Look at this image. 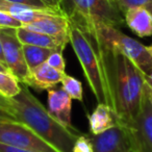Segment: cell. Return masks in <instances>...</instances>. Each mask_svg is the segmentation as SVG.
Instances as JSON below:
<instances>
[{
  "mask_svg": "<svg viewBox=\"0 0 152 152\" xmlns=\"http://www.w3.org/2000/svg\"><path fill=\"white\" fill-rule=\"evenodd\" d=\"M101 46L113 98V110L120 118L121 123L127 124L139 115L145 100L144 73L128 57L102 44Z\"/></svg>",
  "mask_w": 152,
  "mask_h": 152,
  "instance_id": "6da1fadb",
  "label": "cell"
},
{
  "mask_svg": "<svg viewBox=\"0 0 152 152\" xmlns=\"http://www.w3.org/2000/svg\"><path fill=\"white\" fill-rule=\"evenodd\" d=\"M9 102L18 121L27 125L57 151L73 152L74 144L81 133L77 129L65 127L53 118L32 95L28 86H22L20 93L10 98Z\"/></svg>",
  "mask_w": 152,
  "mask_h": 152,
  "instance_id": "7a4b0ae2",
  "label": "cell"
},
{
  "mask_svg": "<svg viewBox=\"0 0 152 152\" xmlns=\"http://www.w3.org/2000/svg\"><path fill=\"white\" fill-rule=\"evenodd\" d=\"M70 44L78 58L90 89L98 103L113 108V98L108 85L102 46L94 34L81 29L70 21Z\"/></svg>",
  "mask_w": 152,
  "mask_h": 152,
  "instance_id": "3957f363",
  "label": "cell"
},
{
  "mask_svg": "<svg viewBox=\"0 0 152 152\" xmlns=\"http://www.w3.org/2000/svg\"><path fill=\"white\" fill-rule=\"evenodd\" d=\"M61 7L72 23L88 32L101 25L119 27L125 23L113 0H61Z\"/></svg>",
  "mask_w": 152,
  "mask_h": 152,
  "instance_id": "277c9868",
  "label": "cell"
},
{
  "mask_svg": "<svg viewBox=\"0 0 152 152\" xmlns=\"http://www.w3.org/2000/svg\"><path fill=\"white\" fill-rule=\"evenodd\" d=\"M90 34H95L104 47L128 57L145 75L152 70V56L147 46L123 34L118 27L101 25Z\"/></svg>",
  "mask_w": 152,
  "mask_h": 152,
  "instance_id": "5b68a950",
  "label": "cell"
},
{
  "mask_svg": "<svg viewBox=\"0 0 152 152\" xmlns=\"http://www.w3.org/2000/svg\"><path fill=\"white\" fill-rule=\"evenodd\" d=\"M0 144L32 152H59L18 120H0Z\"/></svg>",
  "mask_w": 152,
  "mask_h": 152,
  "instance_id": "8992f818",
  "label": "cell"
},
{
  "mask_svg": "<svg viewBox=\"0 0 152 152\" xmlns=\"http://www.w3.org/2000/svg\"><path fill=\"white\" fill-rule=\"evenodd\" d=\"M0 40L2 43L7 67L21 83H25L29 69L23 52V44L16 34L15 28H1Z\"/></svg>",
  "mask_w": 152,
  "mask_h": 152,
  "instance_id": "52a82bcc",
  "label": "cell"
},
{
  "mask_svg": "<svg viewBox=\"0 0 152 152\" xmlns=\"http://www.w3.org/2000/svg\"><path fill=\"white\" fill-rule=\"evenodd\" d=\"M124 125L128 131L133 151L152 152V105L148 97L147 89L141 112L134 120Z\"/></svg>",
  "mask_w": 152,
  "mask_h": 152,
  "instance_id": "ba28073f",
  "label": "cell"
},
{
  "mask_svg": "<svg viewBox=\"0 0 152 152\" xmlns=\"http://www.w3.org/2000/svg\"><path fill=\"white\" fill-rule=\"evenodd\" d=\"M94 152H134L127 128L123 123L98 135H91Z\"/></svg>",
  "mask_w": 152,
  "mask_h": 152,
  "instance_id": "9c48e42d",
  "label": "cell"
},
{
  "mask_svg": "<svg viewBox=\"0 0 152 152\" xmlns=\"http://www.w3.org/2000/svg\"><path fill=\"white\" fill-rule=\"evenodd\" d=\"M48 112L61 125L70 129H76L72 125V98L63 89L48 90Z\"/></svg>",
  "mask_w": 152,
  "mask_h": 152,
  "instance_id": "30bf717a",
  "label": "cell"
},
{
  "mask_svg": "<svg viewBox=\"0 0 152 152\" xmlns=\"http://www.w3.org/2000/svg\"><path fill=\"white\" fill-rule=\"evenodd\" d=\"M25 29L70 40V20L66 15H50L34 23L23 25Z\"/></svg>",
  "mask_w": 152,
  "mask_h": 152,
  "instance_id": "8fae6325",
  "label": "cell"
},
{
  "mask_svg": "<svg viewBox=\"0 0 152 152\" xmlns=\"http://www.w3.org/2000/svg\"><path fill=\"white\" fill-rule=\"evenodd\" d=\"M65 75V72L59 71L47 63H44L29 72V75L24 85L34 88L36 90L48 91L55 88L57 83H61Z\"/></svg>",
  "mask_w": 152,
  "mask_h": 152,
  "instance_id": "7c38bea8",
  "label": "cell"
},
{
  "mask_svg": "<svg viewBox=\"0 0 152 152\" xmlns=\"http://www.w3.org/2000/svg\"><path fill=\"white\" fill-rule=\"evenodd\" d=\"M88 118L90 130L93 135L101 134L121 123L120 118L113 108L103 103H98L95 110L89 115Z\"/></svg>",
  "mask_w": 152,
  "mask_h": 152,
  "instance_id": "4fadbf2b",
  "label": "cell"
},
{
  "mask_svg": "<svg viewBox=\"0 0 152 152\" xmlns=\"http://www.w3.org/2000/svg\"><path fill=\"white\" fill-rule=\"evenodd\" d=\"M126 25L141 38L152 36V13L145 7H133L125 12Z\"/></svg>",
  "mask_w": 152,
  "mask_h": 152,
  "instance_id": "5bb4252c",
  "label": "cell"
},
{
  "mask_svg": "<svg viewBox=\"0 0 152 152\" xmlns=\"http://www.w3.org/2000/svg\"><path fill=\"white\" fill-rule=\"evenodd\" d=\"M16 34L23 45H32V46L44 47V48L63 49L64 50L68 43H70V40L56 38V37L41 34V32L31 31V30L25 29L24 27L17 28Z\"/></svg>",
  "mask_w": 152,
  "mask_h": 152,
  "instance_id": "9a60e30c",
  "label": "cell"
},
{
  "mask_svg": "<svg viewBox=\"0 0 152 152\" xmlns=\"http://www.w3.org/2000/svg\"><path fill=\"white\" fill-rule=\"evenodd\" d=\"M56 49L44 48V47L32 46V45H23V52L26 64L28 66L29 72L38 66L46 63L50 54ZM63 50V49H61Z\"/></svg>",
  "mask_w": 152,
  "mask_h": 152,
  "instance_id": "2e32d148",
  "label": "cell"
},
{
  "mask_svg": "<svg viewBox=\"0 0 152 152\" xmlns=\"http://www.w3.org/2000/svg\"><path fill=\"white\" fill-rule=\"evenodd\" d=\"M21 91L20 81L11 72H0V94L5 98L15 97Z\"/></svg>",
  "mask_w": 152,
  "mask_h": 152,
  "instance_id": "e0dca14e",
  "label": "cell"
},
{
  "mask_svg": "<svg viewBox=\"0 0 152 152\" xmlns=\"http://www.w3.org/2000/svg\"><path fill=\"white\" fill-rule=\"evenodd\" d=\"M61 89L72 98V99L83 101V85L78 79L66 74L61 80Z\"/></svg>",
  "mask_w": 152,
  "mask_h": 152,
  "instance_id": "ac0fdd59",
  "label": "cell"
},
{
  "mask_svg": "<svg viewBox=\"0 0 152 152\" xmlns=\"http://www.w3.org/2000/svg\"><path fill=\"white\" fill-rule=\"evenodd\" d=\"M118 10L124 16L125 12L133 7H145L152 13V0H113Z\"/></svg>",
  "mask_w": 152,
  "mask_h": 152,
  "instance_id": "d6986e66",
  "label": "cell"
},
{
  "mask_svg": "<svg viewBox=\"0 0 152 152\" xmlns=\"http://www.w3.org/2000/svg\"><path fill=\"white\" fill-rule=\"evenodd\" d=\"M73 152H94L91 135H86L81 133L74 144Z\"/></svg>",
  "mask_w": 152,
  "mask_h": 152,
  "instance_id": "ffe728a7",
  "label": "cell"
},
{
  "mask_svg": "<svg viewBox=\"0 0 152 152\" xmlns=\"http://www.w3.org/2000/svg\"><path fill=\"white\" fill-rule=\"evenodd\" d=\"M63 51L64 50H61V49H56L54 52L51 53L46 63L48 64V65H50L51 67H53V68H55V69L66 73V64H65V59H64V56H63Z\"/></svg>",
  "mask_w": 152,
  "mask_h": 152,
  "instance_id": "44dd1931",
  "label": "cell"
},
{
  "mask_svg": "<svg viewBox=\"0 0 152 152\" xmlns=\"http://www.w3.org/2000/svg\"><path fill=\"white\" fill-rule=\"evenodd\" d=\"M22 23L14 18L11 14L4 13L0 11V29L1 28H20L22 27Z\"/></svg>",
  "mask_w": 152,
  "mask_h": 152,
  "instance_id": "7402d4cb",
  "label": "cell"
},
{
  "mask_svg": "<svg viewBox=\"0 0 152 152\" xmlns=\"http://www.w3.org/2000/svg\"><path fill=\"white\" fill-rule=\"evenodd\" d=\"M5 1H10V2L14 3H20V4H25L29 5V7H38V9H46V7H52L47 5L43 0H5Z\"/></svg>",
  "mask_w": 152,
  "mask_h": 152,
  "instance_id": "603a6c76",
  "label": "cell"
},
{
  "mask_svg": "<svg viewBox=\"0 0 152 152\" xmlns=\"http://www.w3.org/2000/svg\"><path fill=\"white\" fill-rule=\"evenodd\" d=\"M0 120H17V118L12 110L0 106Z\"/></svg>",
  "mask_w": 152,
  "mask_h": 152,
  "instance_id": "cb8c5ba5",
  "label": "cell"
},
{
  "mask_svg": "<svg viewBox=\"0 0 152 152\" xmlns=\"http://www.w3.org/2000/svg\"><path fill=\"white\" fill-rule=\"evenodd\" d=\"M0 152H32V151H28V150L18 149V148L10 147V146L2 145V144H0Z\"/></svg>",
  "mask_w": 152,
  "mask_h": 152,
  "instance_id": "d4e9b609",
  "label": "cell"
},
{
  "mask_svg": "<svg viewBox=\"0 0 152 152\" xmlns=\"http://www.w3.org/2000/svg\"><path fill=\"white\" fill-rule=\"evenodd\" d=\"M47 5L52 7H58V9H63L61 7V0H43Z\"/></svg>",
  "mask_w": 152,
  "mask_h": 152,
  "instance_id": "484cf974",
  "label": "cell"
},
{
  "mask_svg": "<svg viewBox=\"0 0 152 152\" xmlns=\"http://www.w3.org/2000/svg\"><path fill=\"white\" fill-rule=\"evenodd\" d=\"M0 106H3V107L7 108V110H12V112H13V110L11 108V105H10L9 99H7V98H5L4 96H2L1 94H0Z\"/></svg>",
  "mask_w": 152,
  "mask_h": 152,
  "instance_id": "4316f807",
  "label": "cell"
},
{
  "mask_svg": "<svg viewBox=\"0 0 152 152\" xmlns=\"http://www.w3.org/2000/svg\"><path fill=\"white\" fill-rule=\"evenodd\" d=\"M0 64H1V65H3L4 67H7V63H5L4 53H3V47H2V43H1V40H0Z\"/></svg>",
  "mask_w": 152,
  "mask_h": 152,
  "instance_id": "83f0119b",
  "label": "cell"
},
{
  "mask_svg": "<svg viewBox=\"0 0 152 152\" xmlns=\"http://www.w3.org/2000/svg\"><path fill=\"white\" fill-rule=\"evenodd\" d=\"M144 77H145V80L147 83V85L152 89V70L148 74H146V75L144 74Z\"/></svg>",
  "mask_w": 152,
  "mask_h": 152,
  "instance_id": "f1b7e54d",
  "label": "cell"
},
{
  "mask_svg": "<svg viewBox=\"0 0 152 152\" xmlns=\"http://www.w3.org/2000/svg\"><path fill=\"white\" fill-rule=\"evenodd\" d=\"M146 85H147V83H146ZM146 89H147V94H148V97H149L150 103H151V105H152V89L148 85H147V87H146Z\"/></svg>",
  "mask_w": 152,
  "mask_h": 152,
  "instance_id": "f546056e",
  "label": "cell"
},
{
  "mask_svg": "<svg viewBox=\"0 0 152 152\" xmlns=\"http://www.w3.org/2000/svg\"><path fill=\"white\" fill-rule=\"evenodd\" d=\"M0 72H10V70L7 67H4L3 65L0 64Z\"/></svg>",
  "mask_w": 152,
  "mask_h": 152,
  "instance_id": "4dcf8cb0",
  "label": "cell"
},
{
  "mask_svg": "<svg viewBox=\"0 0 152 152\" xmlns=\"http://www.w3.org/2000/svg\"><path fill=\"white\" fill-rule=\"evenodd\" d=\"M147 49H148V51H149L150 54H151V56H152V45H150V46H147Z\"/></svg>",
  "mask_w": 152,
  "mask_h": 152,
  "instance_id": "1f68e13d",
  "label": "cell"
}]
</instances>
